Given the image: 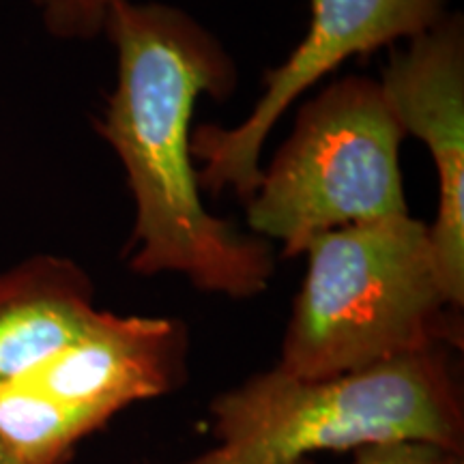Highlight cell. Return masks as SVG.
Returning a JSON list of instances; mask_svg holds the SVG:
<instances>
[{
    "instance_id": "6da1fadb",
    "label": "cell",
    "mask_w": 464,
    "mask_h": 464,
    "mask_svg": "<svg viewBox=\"0 0 464 464\" xmlns=\"http://www.w3.org/2000/svg\"><path fill=\"white\" fill-rule=\"evenodd\" d=\"M103 34L116 50V86L95 130L123 164L136 202L127 265L138 276H185L194 288L252 299L269 288V243L202 205L191 116L202 95L226 100L237 65L222 42L164 3L114 0Z\"/></svg>"
},
{
    "instance_id": "7a4b0ae2",
    "label": "cell",
    "mask_w": 464,
    "mask_h": 464,
    "mask_svg": "<svg viewBox=\"0 0 464 464\" xmlns=\"http://www.w3.org/2000/svg\"><path fill=\"white\" fill-rule=\"evenodd\" d=\"M304 254L307 274L282 338L280 372L334 379L462 344L428 224L406 213L344 226L318 235Z\"/></svg>"
},
{
    "instance_id": "3957f363",
    "label": "cell",
    "mask_w": 464,
    "mask_h": 464,
    "mask_svg": "<svg viewBox=\"0 0 464 464\" xmlns=\"http://www.w3.org/2000/svg\"><path fill=\"white\" fill-rule=\"evenodd\" d=\"M216 445L183 464H293L316 451L426 440L464 454V404L448 348L334 379L249 376L208 406Z\"/></svg>"
},
{
    "instance_id": "277c9868",
    "label": "cell",
    "mask_w": 464,
    "mask_h": 464,
    "mask_svg": "<svg viewBox=\"0 0 464 464\" xmlns=\"http://www.w3.org/2000/svg\"><path fill=\"white\" fill-rule=\"evenodd\" d=\"M406 133L379 80L348 75L304 103L246 205L260 239L295 258L312 239L344 226L409 213L400 170Z\"/></svg>"
},
{
    "instance_id": "5b68a950",
    "label": "cell",
    "mask_w": 464,
    "mask_h": 464,
    "mask_svg": "<svg viewBox=\"0 0 464 464\" xmlns=\"http://www.w3.org/2000/svg\"><path fill=\"white\" fill-rule=\"evenodd\" d=\"M448 0H310V28L282 65L265 73L263 92L235 127L191 131L198 185L208 194L230 189L247 202L260 183V155L277 121L324 75L359 54L423 34L448 11Z\"/></svg>"
},
{
    "instance_id": "8992f818",
    "label": "cell",
    "mask_w": 464,
    "mask_h": 464,
    "mask_svg": "<svg viewBox=\"0 0 464 464\" xmlns=\"http://www.w3.org/2000/svg\"><path fill=\"white\" fill-rule=\"evenodd\" d=\"M381 89L406 136L430 150L439 174V208L430 226L440 280L464 305V22L445 14L430 31L393 50Z\"/></svg>"
},
{
    "instance_id": "52a82bcc",
    "label": "cell",
    "mask_w": 464,
    "mask_h": 464,
    "mask_svg": "<svg viewBox=\"0 0 464 464\" xmlns=\"http://www.w3.org/2000/svg\"><path fill=\"white\" fill-rule=\"evenodd\" d=\"M188 376V332L177 318L97 310L72 344L22 385L110 421L133 402L166 396Z\"/></svg>"
},
{
    "instance_id": "ba28073f",
    "label": "cell",
    "mask_w": 464,
    "mask_h": 464,
    "mask_svg": "<svg viewBox=\"0 0 464 464\" xmlns=\"http://www.w3.org/2000/svg\"><path fill=\"white\" fill-rule=\"evenodd\" d=\"M95 312V284L73 258L33 254L0 271V385L72 344Z\"/></svg>"
},
{
    "instance_id": "9c48e42d",
    "label": "cell",
    "mask_w": 464,
    "mask_h": 464,
    "mask_svg": "<svg viewBox=\"0 0 464 464\" xmlns=\"http://www.w3.org/2000/svg\"><path fill=\"white\" fill-rule=\"evenodd\" d=\"M106 420L22 382L0 385V440L24 464H67Z\"/></svg>"
},
{
    "instance_id": "30bf717a",
    "label": "cell",
    "mask_w": 464,
    "mask_h": 464,
    "mask_svg": "<svg viewBox=\"0 0 464 464\" xmlns=\"http://www.w3.org/2000/svg\"><path fill=\"white\" fill-rule=\"evenodd\" d=\"M42 24L63 42H91L103 34L108 9L114 0H31Z\"/></svg>"
},
{
    "instance_id": "8fae6325",
    "label": "cell",
    "mask_w": 464,
    "mask_h": 464,
    "mask_svg": "<svg viewBox=\"0 0 464 464\" xmlns=\"http://www.w3.org/2000/svg\"><path fill=\"white\" fill-rule=\"evenodd\" d=\"M293 464H316L310 458ZM351 464H462V454L426 440H390L355 450Z\"/></svg>"
},
{
    "instance_id": "7c38bea8",
    "label": "cell",
    "mask_w": 464,
    "mask_h": 464,
    "mask_svg": "<svg viewBox=\"0 0 464 464\" xmlns=\"http://www.w3.org/2000/svg\"><path fill=\"white\" fill-rule=\"evenodd\" d=\"M0 464H24V462H22L20 458H17L14 451H11L7 445L0 440Z\"/></svg>"
}]
</instances>
